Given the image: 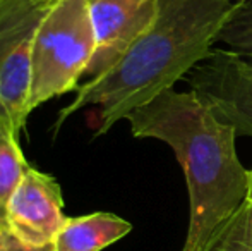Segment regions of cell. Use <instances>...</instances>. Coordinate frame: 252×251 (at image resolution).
<instances>
[{
	"instance_id": "5b68a950",
	"label": "cell",
	"mask_w": 252,
	"mask_h": 251,
	"mask_svg": "<svg viewBox=\"0 0 252 251\" xmlns=\"http://www.w3.org/2000/svg\"><path fill=\"white\" fill-rule=\"evenodd\" d=\"M190 91L237 136L252 138V64L232 50L213 54L187 76Z\"/></svg>"
},
{
	"instance_id": "7a4b0ae2",
	"label": "cell",
	"mask_w": 252,
	"mask_h": 251,
	"mask_svg": "<svg viewBox=\"0 0 252 251\" xmlns=\"http://www.w3.org/2000/svg\"><path fill=\"white\" fill-rule=\"evenodd\" d=\"M139 140L173 150L189 191V229L182 251H202L247 201L251 171L237 155V133L192 91L168 90L126 117Z\"/></svg>"
},
{
	"instance_id": "ba28073f",
	"label": "cell",
	"mask_w": 252,
	"mask_h": 251,
	"mask_svg": "<svg viewBox=\"0 0 252 251\" xmlns=\"http://www.w3.org/2000/svg\"><path fill=\"white\" fill-rule=\"evenodd\" d=\"M132 231V224L108 212L67 217L53 239V251H101Z\"/></svg>"
},
{
	"instance_id": "9c48e42d",
	"label": "cell",
	"mask_w": 252,
	"mask_h": 251,
	"mask_svg": "<svg viewBox=\"0 0 252 251\" xmlns=\"http://www.w3.org/2000/svg\"><path fill=\"white\" fill-rule=\"evenodd\" d=\"M28 167L30 164L19 146V138L0 122V225H3L7 203Z\"/></svg>"
},
{
	"instance_id": "3957f363",
	"label": "cell",
	"mask_w": 252,
	"mask_h": 251,
	"mask_svg": "<svg viewBox=\"0 0 252 251\" xmlns=\"http://www.w3.org/2000/svg\"><path fill=\"white\" fill-rule=\"evenodd\" d=\"M94 47L90 0H55L34 35L28 114L52 98L76 91Z\"/></svg>"
},
{
	"instance_id": "5bb4252c",
	"label": "cell",
	"mask_w": 252,
	"mask_h": 251,
	"mask_svg": "<svg viewBox=\"0 0 252 251\" xmlns=\"http://www.w3.org/2000/svg\"><path fill=\"white\" fill-rule=\"evenodd\" d=\"M0 2H2V0H0Z\"/></svg>"
},
{
	"instance_id": "8fae6325",
	"label": "cell",
	"mask_w": 252,
	"mask_h": 251,
	"mask_svg": "<svg viewBox=\"0 0 252 251\" xmlns=\"http://www.w3.org/2000/svg\"><path fill=\"white\" fill-rule=\"evenodd\" d=\"M252 64V0L235 2L218 33V40Z\"/></svg>"
},
{
	"instance_id": "277c9868",
	"label": "cell",
	"mask_w": 252,
	"mask_h": 251,
	"mask_svg": "<svg viewBox=\"0 0 252 251\" xmlns=\"http://www.w3.org/2000/svg\"><path fill=\"white\" fill-rule=\"evenodd\" d=\"M55 0L0 2V122L17 138L28 119L36 30Z\"/></svg>"
},
{
	"instance_id": "6da1fadb",
	"label": "cell",
	"mask_w": 252,
	"mask_h": 251,
	"mask_svg": "<svg viewBox=\"0 0 252 251\" xmlns=\"http://www.w3.org/2000/svg\"><path fill=\"white\" fill-rule=\"evenodd\" d=\"M233 0H156L148 30L108 71L79 84L74 100L59 112L53 134L81 108L98 107L96 136L108 133L213 54Z\"/></svg>"
},
{
	"instance_id": "30bf717a",
	"label": "cell",
	"mask_w": 252,
	"mask_h": 251,
	"mask_svg": "<svg viewBox=\"0 0 252 251\" xmlns=\"http://www.w3.org/2000/svg\"><path fill=\"white\" fill-rule=\"evenodd\" d=\"M202 251H252V201L247 200L215 232Z\"/></svg>"
},
{
	"instance_id": "4fadbf2b",
	"label": "cell",
	"mask_w": 252,
	"mask_h": 251,
	"mask_svg": "<svg viewBox=\"0 0 252 251\" xmlns=\"http://www.w3.org/2000/svg\"><path fill=\"white\" fill-rule=\"evenodd\" d=\"M247 200L252 201V171H251V186H249V196H247Z\"/></svg>"
},
{
	"instance_id": "8992f818",
	"label": "cell",
	"mask_w": 252,
	"mask_h": 251,
	"mask_svg": "<svg viewBox=\"0 0 252 251\" xmlns=\"http://www.w3.org/2000/svg\"><path fill=\"white\" fill-rule=\"evenodd\" d=\"M67 217L62 189L55 178L28 167L5 208L3 227L28 246H50Z\"/></svg>"
},
{
	"instance_id": "52a82bcc",
	"label": "cell",
	"mask_w": 252,
	"mask_h": 251,
	"mask_svg": "<svg viewBox=\"0 0 252 251\" xmlns=\"http://www.w3.org/2000/svg\"><path fill=\"white\" fill-rule=\"evenodd\" d=\"M155 12L156 0H90L96 47L86 76L96 77L119 62L148 30Z\"/></svg>"
},
{
	"instance_id": "7c38bea8",
	"label": "cell",
	"mask_w": 252,
	"mask_h": 251,
	"mask_svg": "<svg viewBox=\"0 0 252 251\" xmlns=\"http://www.w3.org/2000/svg\"><path fill=\"white\" fill-rule=\"evenodd\" d=\"M0 251H53V246H41V248H34V246H28L21 239H17L12 232L7 227L0 225Z\"/></svg>"
}]
</instances>
